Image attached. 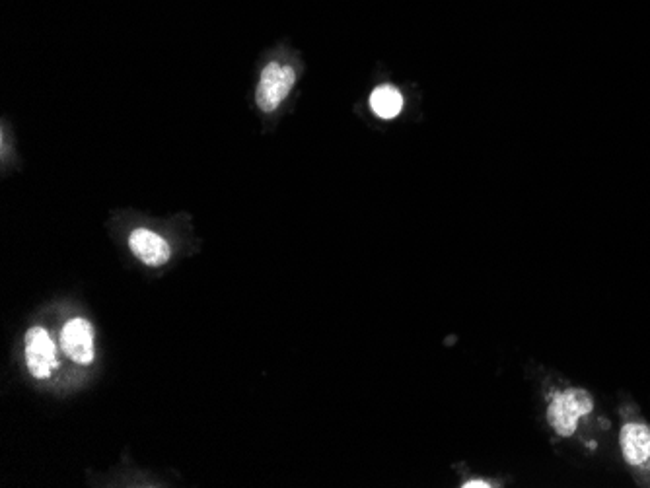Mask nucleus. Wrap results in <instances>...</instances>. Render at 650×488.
<instances>
[{"instance_id":"nucleus-1","label":"nucleus","mask_w":650,"mask_h":488,"mask_svg":"<svg viewBox=\"0 0 650 488\" xmlns=\"http://www.w3.org/2000/svg\"><path fill=\"white\" fill-rule=\"evenodd\" d=\"M592 407H594V403H592V397L588 395V391L567 389V391L555 395V399L551 401V405L547 409V420L559 436L567 438V436L575 434L578 420L586 417L592 411Z\"/></svg>"},{"instance_id":"nucleus-2","label":"nucleus","mask_w":650,"mask_h":488,"mask_svg":"<svg viewBox=\"0 0 650 488\" xmlns=\"http://www.w3.org/2000/svg\"><path fill=\"white\" fill-rule=\"evenodd\" d=\"M294 82H296V72L289 65H281V63L267 65L257 82L255 104L265 113L277 111V107L287 100Z\"/></svg>"},{"instance_id":"nucleus-3","label":"nucleus","mask_w":650,"mask_h":488,"mask_svg":"<svg viewBox=\"0 0 650 488\" xmlns=\"http://www.w3.org/2000/svg\"><path fill=\"white\" fill-rule=\"evenodd\" d=\"M26 362L37 380H45L57 368V349L49 333L34 327L26 333Z\"/></svg>"},{"instance_id":"nucleus-4","label":"nucleus","mask_w":650,"mask_h":488,"mask_svg":"<svg viewBox=\"0 0 650 488\" xmlns=\"http://www.w3.org/2000/svg\"><path fill=\"white\" fill-rule=\"evenodd\" d=\"M61 347L78 364L94 360V331L86 319H73L61 333Z\"/></svg>"},{"instance_id":"nucleus-5","label":"nucleus","mask_w":650,"mask_h":488,"mask_svg":"<svg viewBox=\"0 0 650 488\" xmlns=\"http://www.w3.org/2000/svg\"><path fill=\"white\" fill-rule=\"evenodd\" d=\"M129 247L135 257H139L148 267H162L170 261L172 249L166 240H162L158 234L139 228L131 234Z\"/></svg>"},{"instance_id":"nucleus-6","label":"nucleus","mask_w":650,"mask_h":488,"mask_svg":"<svg viewBox=\"0 0 650 488\" xmlns=\"http://www.w3.org/2000/svg\"><path fill=\"white\" fill-rule=\"evenodd\" d=\"M621 452L629 465L643 467L650 461V428L647 424L629 422L621 430Z\"/></svg>"},{"instance_id":"nucleus-7","label":"nucleus","mask_w":650,"mask_h":488,"mask_svg":"<svg viewBox=\"0 0 650 488\" xmlns=\"http://www.w3.org/2000/svg\"><path fill=\"white\" fill-rule=\"evenodd\" d=\"M370 107L380 119H396L403 109V96L396 86L382 84L370 94Z\"/></svg>"},{"instance_id":"nucleus-8","label":"nucleus","mask_w":650,"mask_h":488,"mask_svg":"<svg viewBox=\"0 0 650 488\" xmlns=\"http://www.w3.org/2000/svg\"><path fill=\"white\" fill-rule=\"evenodd\" d=\"M464 487H466V488H471V487L485 488V487H489V485H487V483H481V481H479V483H477V481H471V483H468V485H464Z\"/></svg>"}]
</instances>
